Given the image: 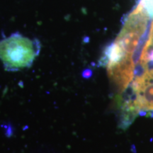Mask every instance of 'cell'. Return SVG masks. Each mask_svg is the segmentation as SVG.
Here are the masks:
<instances>
[{"mask_svg":"<svg viewBox=\"0 0 153 153\" xmlns=\"http://www.w3.org/2000/svg\"><path fill=\"white\" fill-rule=\"evenodd\" d=\"M40 51L38 41L14 33L0 41V60L9 71H17L31 66Z\"/></svg>","mask_w":153,"mask_h":153,"instance_id":"obj_1","label":"cell"},{"mask_svg":"<svg viewBox=\"0 0 153 153\" xmlns=\"http://www.w3.org/2000/svg\"><path fill=\"white\" fill-rule=\"evenodd\" d=\"M138 4L149 16L153 18V0H139Z\"/></svg>","mask_w":153,"mask_h":153,"instance_id":"obj_3","label":"cell"},{"mask_svg":"<svg viewBox=\"0 0 153 153\" xmlns=\"http://www.w3.org/2000/svg\"><path fill=\"white\" fill-rule=\"evenodd\" d=\"M131 88L136 94L140 109L153 110V70L134 79Z\"/></svg>","mask_w":153,"mask_h":153,"instance_id":"obj_2","label":"cell"}]
</instances>
